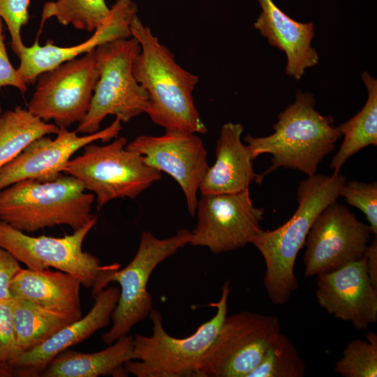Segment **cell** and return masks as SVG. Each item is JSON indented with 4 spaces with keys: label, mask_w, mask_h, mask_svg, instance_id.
I'll use <instances>...</instances> for the list:
<instances>
[{
    "label": "cell",
    "mask_w": 377,
    "mask_h": 377,
    "mask_svg": "<svg viewBox=\"0 0 377 377\" xmlns=\"http://www.w3.org/2000/svg\"><path fill=\"white\" fill-rule=\"evenodd\" d=\"M130 29L140 46L133 63V73L148 95L146 114L165 129L206 133L207 126L193 96L198 76L178 64L174 54L138 15L132 20Z\"/></svg>",
    "instance_id": "cell-1"
},
{
    "label": "cell",
    "mask_w": 377,
    "mask_h": 377,
    "mask_svg": "<svg viewBox=\"0 0 377 377\" xmlns=\"http://www.w3.org/2000/svg\"><path fill=\"white\" fill-rule=\"evenodd\" d=\"M346 182L339 172L331 176L315 174L297 188L298 207L293 216L273 230H260L252 239L266 265L263 283L270 301L286 303L298 288L294 268L298 253L318 215L340 196Z\"/></svg>",
    "instance_id": "cell-2"
},
{
    "label": "cell",
    "mask_w": 377,
    "mask_h": 377,
    "mask_svg": "<svg viewBox=\"0 0 377 377\" xmlns=\"http://www.w3.org/2000/svg\"><path fill=\"white\" fill-rule=\"evenodd\" d=\"M316 104L313 94L297 89L294 102L279 114L272 134L245 136L254 160L260 154L272 155V165L261 174L263 179L281 167L312 176L321 161L334 150L342 135L333 125L332 116L321 114L315 109Z\"/></svg>",
    "instance_id": "cell-3"
},
{
    "label": "cell",
    "mask_w": 377,
    "mask_h": 377,
    "mask_svg": "<svg viewBox=\"0 0 377 377\" xmlns=\"http://www.w3.org/2000/svg\"><path fill=\"white\" fill-rule=\"evenodd\" d=\"M94 202V194L70 175L24 179L0 191V220L26 233L63 225L75 231L95 216Z\"/></svg>",
    "instance_id": "cell-4"
},
{
    "label": "cell",
    "mask_w": 377,
    "mask_h": 377,
    "mask_svg": "<svg viewBox=\"0 0 377 377\" xmlns=\"http://www.w3.org/2000/svg\"><path fill=\"white\" fill-rule=\"evenodd\" d=\"M230 292V281L223 286L220 300L212 306L215 315L198 327L191 335L175 338L165 330L161 313L152 309L149 317L152 334L133 337L138 361L125 364L128 374L138 377H197L205 355L216 339L226 316Z\"/></svg>",
    "instance_id": "cell-5"
},
{
    "label": "cell",
    "mask_w": 377,
    "mask_h": 377,
    "mask_svg": "<svg viewBox=\"0 0 377 377\" xmlns=\"http://www.w3.org/2000/svg\"><path fill=\"white\" fill-rule=\"evenodd\" d=\"M126 145L124 136L103 145L90 143L63 169L62 172L78 179L94 194L98 211L115 199H135L161 179V172L149 165L142 156L128 149Z\"/></svg>",
    "instance_id": "cell-6"
},
{
    "label": "cell",
    "mask_w": 377,
    "mask_h": 377,
    "mask_svg": "<svg viewBox=\"0 0 377 377\" xmlns=\"http://www.w3.org/2000/svg\"><path fill=\"white\" fill-rule=\"evenodd\" d=\"M140 50V44L133 36L112 40L95 49L99 78L89 111L78 124L77 133L98 131L108 115L127 123L146 113L148 95L133 73V63Z\"/></svg>",
    "instance_id": "cell-7"
},
{
    "label": "cell",
    "mask_w": 377,
    "mask_h": 377,
    "mask_svg": "<svg viewBox=\"0 0 377 377\" xmlns=\"http://www.w3.org/2000/svg\"><path fill=\"white\" fill-rule=\"evenodd\" d=\"M97 221L95 216L73 234L54 237L31 236L0 220V247L28 269L53 267L74 276L82 286L92 288L94 297L105 288V274L119 268L117 263L101 265L96 256L82 249L84 239Z\"/></svg>",
    "instance_id": "cell-8"
},
{
    "label": "cell",
    "mask_w": 377,
    "mask_h": 377,
    "mask_svg": "<svg viewBox=\"0 0 377 377\" xmlns=\"http://www.w3.org/2000/svg\"><path fill=\"white\" fill-rule=\"evenodd\" d=\"M191 237V232L184 228L165 239L145 231L132 260L123 269H113L105 274V286L114 281L119 284L120 289L117 306L112 313V325L101 334L105 344L110 345L128 334L133 326L149 316L153 309L152 297L147 290L150 276L160 263L189 244Z\"/></svg>",
    "instance_id": "cell-9"
},
{
    "label": "cell",
    "mask_w": 377,
    "mask_h": 377,
    "mask_svg": "<svg viewBox=\"0 0 377 377\" xmlns=\"http://www.w3.org/2000/svg\"><path fill=\"white\" fill-rule=\"evenodd\" d=\"M280 334L276 316L247 311L227 316L197 377H247Z\"/></svg>",
    "instance_id": "cell-10"
},
{
    "label": "cell",
    "mask_w": 377,
    "mask_h": 377,
    "mask_svg": "<svg viewBox=\"0 0 377 377\" xmlns=\"http://www.w3.org/2000/svg\"><path fill=\"white\" fill-rule=\"evenodd\" d=\"M99 78L95 49L40 73L28 110L59 128L80 122L90 108Z\"/></svg>",
    "instance_id": "cell-11"
},
{
    "label": "cell",
    "mask_w": 377,
    "mask_h": 377,
    "mask_svg": "<svg viewBox=\"0 0 377 377\" xmlns=\"http://www.w3.org/2000/svg\"><path fill=\"white\" fill-rule=\"evenodd\" d=\"M371 235L370 226L348 207L332 202L318 215L306 236L304 276H318L361 258Z\"/></svg>",
    "instance_id": "cell-12"
},
{
    "label": "cell",
    "mask_w": 377,
    "mask_h": 377,
    "mask_svg": "<svg viewBox=\"0 0 377 377\" xmlns=\"http://www.w3.org/2000/svg\"><path fill=\"white\" fill-rule=\"evenodd\" d=\"M264 212V209L254 206L249 188L234 193L201 195L189 244L207 247L214 254L243 248L262 230L260 223Z\"/></svg>",
    "instance_id": "cell-13"
},
{
    "label": "cell",
    "mask_w": 377,
    "mask_h": 377,
    "mask_svg": "<svg viewBox=\"0 0 377 377\" xmlns=\"http://www.w3.org/2000/svg\"><path fill=\"white\" fill-rule=\"evenodd\" d=\"M126 147L175 179L184 194L188 213L194 216L197 194L209 168L207 150L196 133L165 129L159 136L139 135Z\"/></svg>",
    "instance_id": "cell-14"
},
{
    "label": "cell",
    "mask_w": 377,
    "mask_h": 377,
    "mask_svg": "<svg viewBox=\"0 0 377 377\" xmlns=\"http://www.w3.org/2000/svg\"><path fill=\"white\" fill-rule=\"evenodd\" d=\"M121 129V120L98 131L79 135L76 131L60 128L56 137H40L28 145L17 156L0 168V191L24 179H53L61 173L71 156L86 145L101 140L108 142Z\"/></svg>",
    "instance_id": "cell-15"
},
{
    "label": "cell",
    "mask_w": 377,
    "mask_h": 377,
    "mask_svg": "<svg viewBox=\"0 0 377 377\" xmlns=\"http://www.w3.org/2000/svg\"><path fill=\"white\" fill-rule=\"evenodd\" d=\"M318 304L335 318L357 330L377 320V287L371 282L364 255L332 272L317 276Z\"/></svg>",
    "instance_id": "cell-16"
},
{
    "label": "cell",
    "mask_w": 377,
    "mask_h": 377,
    "mask_svg": "<svg viewBox=\"0 0 377 377\" xmlns=\"http://www.w3.org/2000/svg\"><path fill=\"white\" fill-rule=\"evenodd\" d=\"M137 5L132 0H116L108 17L87 40L71 47H60L50 40L40 46L38 38L31 46H24L20 55L17 71L28 84H34L42 73L86 54L108 42L131 37L130 25L137 15Z\"/></svg>",
    "instance_id": "cell-17"
},
{
    "label": "cell",
    "mask_w": 377,
    "mask_h": 377,
    "mask_svg": "<svg viewBox=\"0 0 377 377\" xmlns=\"http://www.w3.org/2000/svg\"><path fill=\"white\" fill-rule=\"evenodd\" d=\"M119 297V289L117 287L99 291L93 297L94 304L85 316L66 325L42 343L21 354L10 364L17 369L18 377H39L59 353L108 326Z\"/></svg>",
    "instance_id": "cell-18"
},
{
    "label": "cell",
    "mask_w": 377,
    "mask_h": 377,
    "mask_svg": "<svg viewBox=\"0 0 377 377\" xmlns=\"http://www.w3.org/2000/svg\"><path fill=\"white\" fill-rule=\"evenodd\" d=\"M262 11L253 24L268 43L284 52L286 74L300 80L306 68L316 66L319 56L311 46L313 22H297L283 13L272 0H258Z\"/></svg>",
    "instance_id": "cell-19"
},
{
    "label": "cell",
    "mask_w": 377,
    "mask_h": 377,
    "mask_svg": "<svg viewBox=\"0 0 377 377\" xmlns=\"http://www.w3.org/2000/svg\"><path fill=\"white\" fill-rule=\"evenodd\" d=\"M244 127L241 124H224L216 141V160L209 166L199 188L201 195L225 194L248 189L255 181L261 184V175L255 172L253 158L241 136Z\"/></svg>",
    "instance_id": "cell-20"
},
{
    "label": "cell",
    "mask_w": 377,
    "mask_h": 377,
    "mask_svg": "<svg viewBox=\"0 0 377 377\" xmlns=\"http://www.w3.org/2000/svg\"><path fill=\"white\" fill-rule=\"evenodd\" d=\"M81 286L74 276L60 270L21 268L10 281V292L13 297L75 321L82 317Z\"/></svg>",
    "instance_id": "cell-21"
},
{
    "label": "cell",
    "mask_w": 377,
    "mask_h": 377,
    "mask_svg": "<svg viewBox=\"0 0 377 377\" xmlns=\"http://www.w3.org/2000/svg\"><path fill=\"white\" fill-rule=\"evenodd\" d=\"M137 360L133 337H120L100 351L82 353L67 348L57 355L40 374V377H126L125 364Z\"/></svg>",
    "instance_id": "cell-22"
},
{
    "label": "cell",
    "mask_w": 377,
    "mask_h": 377,
    "mask_svg": "<svg viewBox=\"0 0 377 377\" xmlns=\"http://www.w3.org/2000/svg\"><path fill=\"white\" fill-rule=\"evenodd\" d=\"M361 77L367 89V99L360 111L337 126L344 138L330 165L334 174L339 173L346 161L363 148L377 145V80L367 71Z\"/></svg>",
    "instance_id": "cell-23"
},
{
    "label": "cell",
    "mask_w": 377,
    "mask_h": 377,
    "mask_svg": "<svg viewBox=\"0 0 377 377\" xmlns=\"http://www.w3.org/2000/svg\"><path fill=\"white\" fill-rule=\"evenodd\" d=\"M54 124L46 122L28 109L17 106L0 114V168L38 138L57 134Z\"/></svg>",
    "instance_id": "cell-24"
},
{
    "label": "cell",
    "mask_w": 377,
    "mask_h": 377,
    "mask_svg": "<svg viewBox=\"0 0 377 377\" xmlns=\"http://www.w3.org/2000/svg\"><path fill=\"white\" fill-rule=\"evenodd\" d=\"M12 313L16 341L21 354L73 322L25 300L13 297Z\"/></svg>",
    "instance_id": "cell-25"
},
{
    "label": "cell",
    "mask_w": 377,
    "mask_h": 377,
    "mask_svg": "<svg viewBox=\"0 0 377 377\" xmlns=\"http://www.w3.org/2000/svg\"><path fill=\"white\" fill-rule=\"evenodd\" d=\"M110 8L105 0H56L46 2L41 13L42 27L54 17L63 25L94 32L108 17Z\"/></svg>",
    "instance_id": "cell-26"
},
{
    "label": "cell",
    "mask_w": 377,
    "mask_h": 377,
    "mask_svg": "<svg viewBox=\"0 0 377 377\" xmlns=\"http://www.w3.org/2000/svg\"><path fill=\"white\" fill-rule=\"evenodd\" d=\"M306 367L291 341L281 332L247 377H303Z\"/></svg>",
    "instance_id": "cell-27"
},
{
    "label": "cell",
    "mask_w": 377,
    "mask_h": 377,
    "mask_svg": "<svg viewBox=\"0 0 377 377\" xmlns=\"http://www.w3.org/2000/svg\"><path fill=\"white\" fill-rule=\"evenodd\" d=\"M364 337L348 343L342 357L334 363L337 374L343 377L377 376V334L369 331Z\"/></svg>",
    "instance_id": "cell-28"
},
{
    "label": "cell",
    "mask_w": 377,
    "mask_h": 377,
    "mask_svg": "<svg viewBox=\"0 0 377 377\" xmlns=\"http://www.w3.org/2000/svg\"><path fill=\"white\" fill-rule=\"evenodd\" d=\"M348 204L363 212L373 235H377V183L346 182L339 191Z\"/></svg>",
    "instance_id": "cell-29"
},
{
    "label": "cell",
    "mask_w": 377,
    "mask_h": 377,
    "mask_svg": "<svg viewBox=\"0 0 377 377\" xmlns=\"http://www.w3.org/2000/svg\"><path fill=\"white\" fill-rule=\"evenodd\" d=\"M29 1L30 0H0V17L8 27L12 49L17 57L25 46L22 40L21 29L29 21Z\"/></svg>",
    "instance_id": "cell-30"
},
{
    "label": "cell",
    "mask_w": 377,
    "mask_h": 377,
    "mask_svg": "<svg viewBox=\"0 0 377 377\" xmlns=\"http://www.w3.org/2000/svg\"><path fill=\"white\" fill-rule=\"evenodd\" d=\"M20 355L13 326L12 297L0 300V362L10 364Z\"/></svg>",
    "instance_id": "cell-31"
},
{
    "label": "cell",
    "mask_w": 377,
    "mask_h": 377,
    "mask_svg": "<svg viewBox=\"0 0 377 377\" xmlns=\"http://www.w3.org/2000/svg\"><path fill=\"white\" fill-rule=\"evenodd\" d=\"M0 17V88L13 87L21 93L27 90V84L18 74L13 66L7 54L3 35V23Z\"/></svg>",
    "instance_id": "cell-32"
},
{
    "label": "cell",
    "mask_w": 377,
    "mask_h": 377,
    "mask_svg": "<svg viewBox=\"0 0 377 377\" xmlns=\"http://www.w3.org/2000/svg\"><path fill=\"white\" fill-rule=\"evenodd\" d=\"M21 268L20 262L7 251L0 247V300L12 297L10 283Z\"/></svg>",
    "instance_id": "cell-33"
},
{
    "label": "cell",
    "mask_w": 377,
    "mask_h": 377,
    "mask_svg": "<svg viewBox=\"0 0 377 377\" xmlns=\"http://www.w3.org/2000/svg\"><path fill=\"white\" fill-rule=\"evenodd\" d=\"M367 258V269L369 276L373 284L377 287V239H374L368 245L365 252Z\"/></svg>",
    "instance_id": "cell-34"
},
{
    "label": "cell",
    "mask_w": 377,
    "mask_h": 377,
    "mask_svg": "<svg viewBox=\"0 0 377 377\" xmlns=\"http://www.w3.org/2000/svg\"><path fill=\"white\" fill-rule=\"evenodd\" d=\"M14 376H17V369L8 363L0 362V377Z\"/></svg>",
    "instance_id": "cell-35"
},
{
    "label": "cell",
    "mask_w": 377,
    "mask_h": 377,
    "mask_svg": "<svg viewBox=\"0 0 377 377\" xmlns=\"http://www.w3.org/2000/svg\"><path fill=\"white\" fill-rule=\"evenodd\" d=\"M1 113V107L0 105V114Z\"/></svg>",
    "instance_id": "cell-36"
}]
</instances>
